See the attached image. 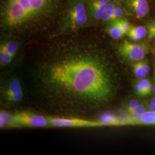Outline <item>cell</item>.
Segmentation results:
<instances>
[{"label":"cell","mask_w":155,"mask_h":155,"mask_svg":"<svg viewBox=\"0 0 155 155\" xmlns=\"http://www.w3.org/2000/svg\"><path fill=\"white\" fill-rule=\"evenodd\" d=\"M32 77L40 97L63 111H90L113 93L110 71L90 46L71 45L56 51L36 64Z\"/></svg>","instance_id":"6da1fadb"},{"label":"cell","mask_w":155,"mask_h":155,"mask_svg":"<svg viewBox=\"0 0 155 155\" xmlns=\"http://www.w3.org/2000/svg\"><path fill=\"white\" fill-rule=\"evenodd\" d=\"M59 0H2L0 18L6 29L21 28L53 12Z\"/></svg>","instance_id":"7a4b0ae2"},{"label":"cell","mask_w":155,"mask_h":155,"mask_svg":"<svg viewBox=\"0 0 155 155\" xmlns=\"http://www.w3.org/2000/svg\"><path fill=\"white\" fill-rule=\"evenodd\" d=\"M86 3V0H69L63 21L64 28L76 29L89 22Z\"/></svg>","instance_id":"3957f363"},{"label":"cell","mask_w":155,"mask_h":155,"mask_svg":"<svg viewBox=\"0 0 155 155\" xmlns=\"http://www.w3.org/2000/svg\"><path fill=\"white\" fill-rule=\"evenodd\" d=\"M118 52L126 61L137 62L144 59L148 52V46L144 43H134L125 40L120 45Z\"/></svg>","instance_id":"277c9868"},{"label":"cell","mask_w":155,"mask_h":155,"mask_svg":"<svg viewBox=\"0 0 155 155\" xmlns=\"http://www.w3.org/2000/svg\"><path fill=\"white\" fill-rule=\"evenodd\" d=\"M12 126L40 127H46L50 125L48 117L30 111H22L12 116Z\"/></svg>","instance_id":"5b68a950"},{"label":"cell","mask_w":155,"mask_h":155,"mask_svg":"<svg viewBox=\"0 0 155 155\" xmlns=\"http://www.w3.org/2000/svg\"><path fill=\"white\" fill-rule=\"evenodd\" d=\"M3 100L7 104H15L23 98V91L20 81L16 77L9 79L1 87Z\"/></svg>","instance_id":"8992f818"},{"label":"cell","mask_w":155,"mask_h":155,"mask_svg":"<svg viewBox=\"0 0 155 155\" xmlns=\"http://www.w3.org/2000/svg\"><path fill=\"white\" fill-rule=\"evenodd\" d=\"M50 126L53 127H93L104 126L100 121H90L77 118L48 117Z\"/></svg>","instance_id":"52a82bcc"},{"label":"cell","mask_w":155,"mask_h":155,"mask_svg":"<svg viewBox=\"0 0 155 155\" xmlns=\"http://www.w3.org/2000/svg\"><path fill=\"white\" fill-rule=\"evenodd\" d=\"M124 2L127 12L136 18H143L150 11L147 0H124Z\"/></svg>","instance_id":"ba28073f"},{"label":"cell","mask_w":155,"mask_h":155,"mask_svg":"<svg viewBox=\"0 0 155 155\" xmlns=\"http://www.w3.org/2000/svg\"><path fill=\"white\" fill-rule=\"evenodd\" d=\"M127 35L132 41H139L147 36V29L143 26H132Z\"/></svg>","instance_id":"9c48e42d"},{"label":"cell","mask_w":155,"mask_h":155,"mask_svg":"<svg viewBox=\"0 0 155 155\" xmlns=\"http://www.w3.org/2000/svg\"><path fill=\"white\" fill-rule=\"evenodd\" d=\"M86 6L89 21L91 20L93 21H96L102 20L105 13L107 5L101 6L100 7H94L87 5L86 3Z\"/></svg>","instance_id":"30bf717a"},{"label":"cell","mask_w":155,"mask_h":155,"mask_svg":"<svg viewBox=\"0 0 155 155\" xmlns=\"http://www.w3.org/2000/svg\"><path fill=\"white\" fill-rule=\"evenodd\" d=\"M104 126H120L126 125L127 122L125 119H121L113 114H106L101 117L100 120Z\"/></svg>","instance_id":"8fae6325"},{"label":"cell","mask_w":155,"mask_h":155,"mask_svg":"<svg viewBox=\"0 0 155 155\" xmlns=\"http://www.w3.org/2000/svg\"><path fill=\"white\" fill-rule=\"evenodd\" d=\"M107 24L106 30L111 38L117 40L121 38L125 35L116 22L113 21Z\"/></svg>","instance_id":"7c38bea8"},{"label":"cell","mask_w":155,"mask_h":155,"mask_svg":"<svg viewBox=\"0 0 155 155\" xmlns=\"http://www.w3.org/2000/svg\"><path fill=\"white\" fill-rule=\"evenodd\" d=\"M136 125H155V111L146 110L141 116Z\"/></svg>","instance_id":"4fadbf2b"},{"label":"cell","mask_w":155,"mask_h":155,"mask_svg":"<svg viewBox=\"0 0 155 155\" xmlns=\"http://www.w3.org/2000/svg\"><path fill=\"white\" fill-rule=\"evenodd\" d=\"M13 58L6 51L5 47L1 42L0 45V65L1 67L6 66L13 60Z\"/></svg>","instance_id":"5bb4252c"},{"label":"cell","mask_w":155,"mask_h":155,"mask_svg":"<svg viewBox=\"0 0 155 155\" xmlns=\"http://www.w3.org/2000/svg\"><path fill=\"white\" fill-rule=\"evenodd\" d=\"M117 4V2L116 1H110L106 6L105 13L104 14V16L103 17L102 21L103 23L108 24L110 22V19L111 16L114 11V9Z\"/></svg>","instance_id":"9a60e30c"},{"label":"cell","mask_w":155,"mask_h":155,"mask_svg":"<svg viewBox=\"0 0 155 155\" xmlns=\"http://www.w3.org/2000/svg\"><path fill=\"white\" fill-rule=\"evenodd\" d=\"M127 12L126 11V9L123 8L121 5L117 2V4L114 9V11L113 12V13L111 16L109 22H113V21L117 20L118 19L124 18L125 15L127 14Z\"/></svg>","instance_id":"2e32d148"},{"label":"cell","mask_w":155,"mask_h":155,"mask_svg":"<svg viewBox=\"0 0 155 155\" xmlns=\"http://www.w3.org/2000/svg\"><path fill=\"white\" fill-rule=\"evenodd\" d=\"M132 67L134 75L136 76V77L139 79L144 78L148 74V73L144 70L140 61L134 62L133 63Z\"/></svg>","instance_id":"e0dca14e"},{"label":"cell","mask_w":155,"mask_h":155,"mask_svg":"<svg viewBox=\"0 0 155 155\" xmlns=\"http://www.w3.org/2000/svg\"><path fill=\"white\" fill-rule=\"evenodd\" d=\"M2 43L4 45L6 51L9 53V54L12 56V58H14L19 47V45L18 43L12 40L2 41Z\"/></svg>","instance_id":"ac0fdd59"},{"label":"cell","mask_w":155,"mask_h":155,"mask_svg":"<svg viewBox=\"0 0 155 155\" xmlns=\"http://www.w3.org/2000/svg\"><path fill=\"white\" fill-rule=\"evenodd\" d=\"M7 125L12 126V116L1 111L0 113V127L3 128Z\"/></svg>","instance_id":"d6986e66"},{"label":"cell","mask_w":155,"mask_h":155,"mask_svg":"<svg viewBox=\"0 0 155 155\" xmlns=\"http://www.w3.org/2000/svg\"><path fill=\"white\" fill-rule=\"evenodd\" d=\"M147 29V38L149 40L155 39V20L147 22L146 24Z\"/></svg>","instance_id":"ffe728a7"},{"label":"cell","mask_w":155,"mask_h":155,"mask_svg":"<svg viewBox=\"0 0 155 155\" xmlns=\"http://www.w3.org/2000/svg\"><path fill=\"white\" fill-rule=\"evenodd\" d=\"M116 22L117 24L119 25V27L121 28L124 32L126 35L129 31L130 28H131L132 25H130L129 22L126 20L125 18H122L121 19H118L116 21H114Z\"/></svg>","instance_id":"44dd1931"},{"label":"cell","mask_w":155,"mask_h":155,"mask_svg":"<svg viewBox=\"0 0 155 155\" xmlns=\"http://www.w3.org/2000/svg\"><path fill=\"white\" fill-rule=\"evenodd\" d=\"M138 82L144 87L148 95L153 93V86L148 79L144 78L140 79Z\"/></svg>","instance_id":"7402d4cb"},{"label":"cell","mask_w":155,"mask_h":155,"mask_svg":"<svg viewBox=\"0 0 155 155\" xmlns=\"http://www.w3.org/2000/svg\"><path fill=\"white\" fill-rule=\"evenodd\" d=\"M134 91L135 94L139 97H145L148 95L145 89L139 82L135 83L134 86Z\"/></svg>","instance_id":"603a6c76"},{"label":"cell","mask_w":155,"mask_h":155,"mask_svg":"<svg viewBox=\"0 0 155 155\" xmlns=\"http://www.w3.org/2000/svg\"><path fill=\"white\" fill-rule=\"evenodd\" d=\"M110 1L111 0H87V5L94 7H100L107 5Z\"/></svg>","instance_id":"cb8c5ba5"},{"label":"cell","mask_w":155,"mask_h":155,"mask_svg":"<svg viewBox=\"0 0 155 155\" xmlns=\"http://www.w3.org/2000/svg\"><path fill=\"white\" fill-rule=\"evenodd\" d=\"M139 101L137 100H132L128 104L126 107V111L127 114H130L138 106L140 105Z\"/></svg>","instance_id":"d4e9b609"},{"label":"cell","mask_w":155,"mask_h":155,"mask_svg":"<svg viewBox=\"0 0 155 155\" xmlns=\"http://www.w3.org/2000/svg\"><path fill=\"white\" fill-rule=\"evenodd\" d=\"M140 61L142 66L144 68V70L148 73L150 72V67L147 59H143V60H141V61Z\"/></svg>","instance_id":"484cf974"},{"label":"cell","mask_w":155,"mask_h":155,"mask_svg":"<svg viewBox=\"0 0 155 155\" xmlns=\"http://www.w3.org/2000/svg\"><path fill=\"white\" fill-rule=\"evenodd\" d=\"M147 109L148 110L155 111V104L150 102L147 106Z\"/></svg>","instance_id":"4316f807"},{"label":"cell","mask_w":155,"mask_h":155,"mask_svg":"<svg viewBox=\"0 0 155 155\" xmlns=\"http://www.w3.org/2000/svg\"><path fill=\"white\" fill-rule=\"evenodd\" d=\"M153 79H154V83L153 87V93L155 95V66L153 69Z\"/></svg>","instance_id":"83f0119b"},{"label":"cell","mask_w":155,"mask_h":155,"mask_svg":"<svg viewBox=\"0 0 155 155\" xmlns=\"http://www.w3.org/2000/svg\"><path fill=\"white\" fill-rule=\"evenodd\" d=\"M150 102L152 104H155V97H153L151 100H150Z\"/></svg>","instance_id":"f1b7e54d"},{"label":"cell","mask_w":155,"mask_h":155,"mask_svg":"<svg viewBox=\"0 0 155 155\" xmlns=\"http://www.w3.org/2000/svg\"><path fill=\"white\" fill-rule=\"evenodd\" d=\"M152 51H153V54H154L155 56V45L152 47Z\"/></svg>","instance_id":"f546056e"}]
</instances>
